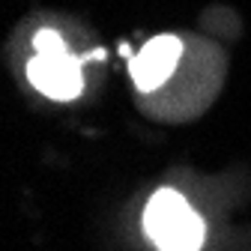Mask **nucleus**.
Here are the masks:
<instances>
[{"instance_id": "1", "label": "nucleus", "mask_w": 251, "mask_h": 251, "mask_svg": "<svg viewBox=\"0 0 251 251\" xmlns=\"http://www.w3.org/2000/svg\"><path fill=\"white\" fill-rule=\"evenodd\" d=\"M144 230L162 251H201L203 222L182 195L162 188L144 209Z\"/></svg>"}, {"instance_id": "2", "label": "nucleus", "mask_w": 251, "mask_h": 251, "mask_svg": "<svg viewBox=\"0 0 251 251\" xmlns=\"http://www.w3.org/2000/svg\"><path fill=\"white\" fill-rule=\"evenodd\" d=\"M27 78L36 90L51 99H75L81 93V66L66 51L57 54H36L27 63Z\"/></svg>"}, {"instance_id": "3", "label": "nucleus", "mask_w": 251, "mask_h": 251, "mask_svg": "<svg viewBox=\"0 0 251 251\" xmlns=\"http://www.w3.org/2000/svg\"><path fill=\"white\" fill-rule=\"evenodd\" d=\"M179 57H182V42L176 36H155V39H150L141 48V54L132 57V63H129L135 87L144 90V93L159 90L171 78V72L176 69Z\"/></svg>"}, {"instance_id": "4", "label": "nucleus", "mask_w": 251, "mask_h": 251, "mask_svg": "<svg viewBox=\"0 0 251 251\" xmlns=\"http://www.w3.org/2000/svg\"><path fill=\"white\" fill-rule=\"evenodd\" d=\"M36 54H57V51H66V42H63V36L57 33V30H39L36 39Z\"/></svg>"}]
</instances>
